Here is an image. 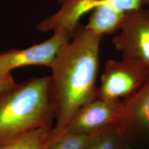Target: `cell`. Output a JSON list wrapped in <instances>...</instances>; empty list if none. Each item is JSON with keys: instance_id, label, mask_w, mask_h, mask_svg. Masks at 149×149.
<instances>
[{"instance_id": "obj_1", "label": "cell", "mask_w": 149, "mask_h": 149, "mask_svg": "<svg viewBox=\"0 0 149 149\" xmlns=\"http://www.w3.org/2000/svg\"><path fill=\"white\" fill-rule=\"evenodd\" d=\"M72 37V42L61 49L51 66V91L56 122L49 144L57 139L76 113L95 98L103 36L85 26H77Z\"/></svg>"}, {"instance_id": "obj_2", "label": "cell", "mask_w": 149, "mask_h": 149, "mask_svg": "<svg viewBox=\"0 0 149 149\" xmlns=\"http://www.w3.org/2000/svg\"><path fill=\"white\" fill-rule=\"evenodd\" d=\"M54 118L50 76L15 84L0 95V144L52 124Z\"/></svg>"}, {"instance_id": "obj_3", "label": "cell", "mask_w": 149, "mask_h": 149, "mask_svg": "<svg viewBox=\"0 0 149 149\" xmlns=\"http://www.w3.org/2000/svg\"><path fill=\"white\" fill-rule=\"evenodd\" d=\"M149 77V69L141 61L123 58L107 61L97 87L95 98L119 101L137 92Z\"/></svg>"}, {"instance_id": "obj_4", "label": "cell", "mask_w": 149, "mask_h": 149, "mask_svg": "<svg viewBox=\"0 0 149 149\" xmlns=\"http://www.w3.org/2000/svg\"><path fill=\"white\" fill-rule=\"evenodd\" d=\"M112 43L123 58L141 61L149 69V10L128 13Z\"/></svg>"}, {"instance_id": "obj_5", "label": "cell", "mask_w": 149, "mask_h": 149, "mask_svg": "<svg viewBox=\"0 0 149 149\" xmlns=\"http://www.w3.org/2000/svg\"><path fill=\"white\" fill-rule=\"evenodd\" d=\"M72 35L68 30L60 29L40 44L26 49H12L0 53V71L10 72L18 67L31 65L51 68L58 53L70 42Z\"/></svg>"}, {"instance_id": "obj_6", "label": "cell", "mask_w": 149, "mask_h": 149, "mask_svg": "<svg viewBox=\"0 0 149 149\" xmlns=\"http://www.w3.org/2000/svg\"><path fill=\"white\" fill-rule=\"evenodd\" d=\"M122 108V100L107 101L95 98L76 113L57 139L67 135L93 134L106 126L115 125Z\"/></svg>"}, {"instance_id": "obj_7", "label": "cell", "mask_w": 149, "mask_h": 149, "mask_svg": "<svg viewBox=\"0 0 149 149\" xmlns=\"http://www.w3.org/2000/svg\"><path fill=\"white\" fill-rule=\"evenodd\" d=\"M115 126L123 137L149 133V77L137 92L122 100V108Z\"/></svg>"}, {"instance_id": "obj_8", "label": "cell", "mask_w": 149, "mask_h": 149, "mask_svg": "<svg viewBox=\"0 0 149 149\" xmlns=\"http://www.w3.org/2000/svg\"><path fill=\"white\" fill-rule=\"evenodd\" d=\"M58 12L41 22L37 29L42 32L66 29L73 33L80 18L98 4L97 0H58Z\"/></svg>"}, {"instance_id": "obj_9", "label": "cell", "mask_w": 149, "mask_h": 149, "mask_svg": "<svg viewBox=\"0 0 149 149\" xmlns=\"http://www.w3.org/2000/svg\"><path fill=\"white\" fill-rule=\"evenodd\" d=\"M125 15L109 3H98L92 10L85 28L91 32L102 36L114 33L119 31Z\"/></svg>"}, {"instance_id": "obj_10", "label": "cell", "mask_w": 149, "mask_h": 149, "mask_svg": "<svg viewBox=\"0 0 149 149\" xmlns=\"http://www.w3.org/2000/svg\"><path fill=\"white\" fill-rule=\"evenodd\" d=\"M52 124L41 126L24 135L0 144V149H47Z\"/></svg>"}, {"instance_id": "obj_11", "label": "cell", "mask_w": 149, "mask_h": 149, "mask_svg": "<svg viewBox=\"0 0 149 149\" xmlns=\"http://www.w3.org/2000/svg\"><path fill=\"white\" fill-rule=\"evenodd\" d=\"M123 138L115 125L106 126L94 133L86 149H118Z\"/></svg>"}, {"instance_id": "obj_12", "label": "cell", "mask_w": 149, "mask_h": 149, "mask_svg": "<svg viewBox=\"0 0 149 149\" xmlns=\"http://www.w3.org/2000/svg\"><path fill=\"white\" fill-rule=\"evenodd\" d=\"M94 133L61 136L48 145L47 149H86Z\"/></svg>"}, {"instance_id": "obj_13", "label": "cell", "mask_w": 149, "mask_h": 149, "mask_svg": "<svg viewBox=\"0 0 149 149\" xmlns=\"http://www.w3.org/2000/svg\"><path fill=\"white\" fill-rule=\"evenodd\" d=\"M113 8L122 13L126 15L142 8L143 0H110L107 2Z\"/></svg>"}, {"instance_id": "obj_14", "label": "cell", "mask_w": 149, "mask_h": 149, "mask_svg": "<svg viewBox=\"0 0 149 149\" xmlns=\"http://www.w3.org/2000/svg\"><path fill=\"white\" fill-rule=\"evenodd\" d=\"M15 84L10 72L0 71V95Z\"/></svg>"}, {"instance_id": "obj_15", "label": "cell", "mask_w": 149, "mask_h": 149, "mask_svg": "<svg viewBox=\"0 0 149 149\" xmlns=\"http://www.w3.org/2000/svg\"><path fill=\"white\" fill-rule=\"evenodd\" d=\"M118 149H133V148H131V147L128 146H126V145L121 144V146L119 147Z\"/></svg>"}, {"instance_id": "obj_16", "label": "cell", "mask_w": 149, "mask_h": 149, "mask_svg": "<svg viewBox=\"0 0 149 149\" xmlns=\"http://www.w3.org/2000/svg\"><path fill=\"white\" fill-rule=\"evenodd\" d=\"M144 6H149V0H143Z\"/></svg>"}, {"instance_id": "obj_17", "label": "cell", "mask_w": 149, "mask_h": 149, "mask_svg": "<svg viewBox=\"0 0 149 149\" xmlns=\"http://www.w3.org/2000/svg\"><path fill=\"white\" fill-rule=\"evenodd\" d=\"M110 0H97L98 3H104V2H107V1H109Z\"/></svg>"}]
</instances>
